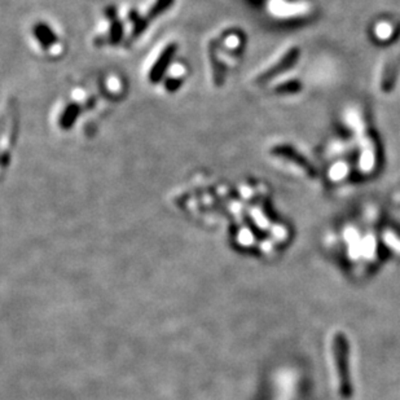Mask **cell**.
<instances>
[{
    "label": "cell",
    "mask_w": 400,
    "mask_h": 400,
    "mask_svg": "<svg viewBox=\"0 0 400 400\" xmlns=\"http://www.w3.org/2000/svg\"><path fill=\"white\" fill-rule=\"evenodd\" d=\"M125 80L113 73L74 84L56 103L51 124L60 133H71L80 126L94 125L125 98Z\"/></svg>",
    "instance_id": "obj_1"
},
{
    "label": "cell",
    "mask_w": 400,
    "mask_h": 400,
    "mask_svg": "<svg viewBox=\"0 0 400 400\" xmlns=\"http://www.w3.org/2000/svg\"><path fill=\"white\" fill-rule=\"evenodd\" d=\"M30 48L47 60H59L66 52V42L61 30L48 20H36L27 29Z\"/></svg>",
    "instance_id": "obj_2"
},
{
    "label": "cell",
    "mask_w": 400,
    "mask_h": 400,
    "mask_svg": "<svg viewBox=\"0 0 400 400\" xmlns=\"http://www.w3.org/2000/svg\"><path fill=\"white\" fill-rule=\"evenodd\" d=\"M91 43L98 50L126 48V30L121 10L116 7L104 9L103 16L92 31Z\"/></svg>",
    "instance_id": "obj_3"
},
{
    "label": "cell",
    "mask_w": 400,
    "mask_h": 400,
    "mask_svg": "<svg viewBox=\"0 0 400 400\" xmlns=\"http://www.w3.org/2000/svg\"><path fill=\"white\" fill-rule=\"evenodd\" d=\"M17 104L12 98H8L0 108V178L10 166L17 142Z\"/></svg>",
    "instance_id": "obj_4"
},
{
    "label": "cell",
    "mask_w": 400,
    "mask_h": 400,
    "mask_svg": "<svg viewBox=\"0 0 400 400\" xmlns=\"http://www.w3.org/2000/svg\"><path fill=\"white\" fill-rule=\"evenodd\" d=\"M179 59V43L177 39H168L157 45L148 56L144 65V78L151 87H160L171 66Z\"/></svg>",
    "instance_id": "obj_5"
},
{
    "label": "cell",
    "mask_w": 400,
    "mask_h": 400,
    "mask_svg": "<svg viewBox=\"0 0 400 400\" xmlns=\"http://www.w3.org/2000/svg\"><path fill=\"white\" fill-rule=\"evenodd\" d=\"M348 342L345 334L338 333L333 339V356L334 364L337 371L338 390L339 395L343 399H350L353 397V381L350 374V363H348Z\"/></svg>",
    "instance_id": "obj_6"
},
{
    "label": "cell",
    "mask_w": 400,
    "mask_h": 400,
    "mask_svg": "<svg viewBox=\"0 0 400 400\" xmlns=\"http://www.w3.org/2000/svg\"><path fill=\"white\" fill-rule=\"evenodd\" d=\"M354 124H356L355 133L359 147V169L364 174H369L376 169L378 160L376 142L373 136H371V133H368L363 118L360 119L357 117Z\"/></svg>",
    "instance_id": "obj_7"
},
{
    "label": "cell",
    "mask_w": 400,
    "mask_h": 400,
    "mask_svg": "<svg viewBox=\"0 0 400 400\" xmlns=\"http://www.w3.org/2000/svg\"><path fill=\"white\" fill-rule=\"evenodd\" d=\"M311 4L303 0H269L267 10L271 16L280 20L303 17L311 12Z\"/></svg>",
    "instance_id": "obj_8"
},
{
    "label": "cell",
    "mask_w": 400,
    "mask_h": 400,
    "mask_svg": "<svg viewBox=\"0 0 400 400\" xmlns=\"http://www.w3.org/2000/svg\"><path fill=\"white\" fill-rule=\"evenodd\" d=\"M400 69V36L394 43L390 52L383 59L380 71V86L383 92H389L394 87Z\"/></svg>",
    "instance_id": "obj_9"
},
{
    "label": "cell",
    "mask_w": 400,
    "mask_h": 400,
    "mask_svg": "<svg viewBox=\"0 0 400 400\" xmlns=\"http://www.w3.org/2000/svg\"><path fill=\"white\" fill-rule=\"evenodd\" d=\"M189 65L186 60L180 59L174 63L171 66L169 73L166 74L165 80H162L158 89L162 91L165 95H175L178 94L183 86L186 84L188 77H189Z\"/></svg>",
    "instance_id": "obj_10"
},
{
    "label": "cell",
    "mask_w": 400,
    "mask_h": 400,
    "mask_svg": "<svg viewBox=\"0 0 400 400\" xmlns=\"http://www.w3.org/2000/svg\"><path fill=\"white\" fill-rule=\"evenodd\" d=\"M298 56H299V50L295 47H290V48L285 50L283 54L276 57L274 63L267 65L266 68L259 73L257 75V82L265 83L267 80L279 75L280 73L290 69L295 63V60L298 59Z\"/></svg>",
    "instance_id": "obj_11"
},
{
    "label": "cell",
    "mask_w": 400,
    "mask_h": 400,
    "mask_svg": "<svg viewBox=\"0 0 400 400\" xmlns=\"http://www.w3.org/2000/svg\"><path fill=\"white\" fill-rule=\"evenodd\" d=\"M348 174V165L346 162H338V163H334L329 170V178L334 182H338V180H343L346 178V175Z\"/></svg>",
    "instance_id": "obj_12"
},
{
    "label": "cell",
    "mask_w": 400,
    "mask_h": 400,
    "mask_svg": "<svg viewBox=\"0 0 400 400\" xmlns=\"http://www.w3.org/2000/svg\"><path fill=\"white\" fill-rule=\"evenodd\" d=\"M392 25L387 21H383L376 27V36L378 39H386L387 36H392Z\"/></svg>",
    "instance_id": "obj_13"
}]
</instances>
